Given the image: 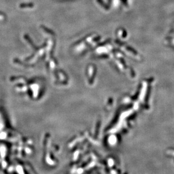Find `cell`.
<instances>
[{
  "label": "cell",
  "instance_id": "6da1fadb",
  "mask_svg": "<svg viewBox=\"0 0 174 174\" xmlns=\"http://www.w3.org/2000/svg\"><path fill=\"white\" fill-rule=\"evenodd\" d=\"M33 6V5L32 4H23L20 5V7L22 8H25V7H32Z\"/></svg>",
  "mask_w": 174,
  "mask_h": 174
},
{
  "label": "cell",
  "instance_id": "7a4b0ae2",
  "mask_svg": "<svg viewBox=\"0 0 174 174\" xmlns=\"http://www.w3.org/2000/svg\"><path fill=\"white\" fill-rule=\"evenodd\" d=\"M3 19H4V16L0 14V20H3Z\"/></svg>",
  "mask_w": 174,
  "mask_h": 174
}]
</instances>
